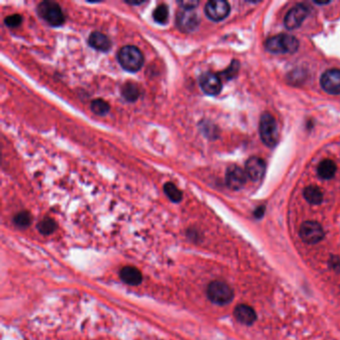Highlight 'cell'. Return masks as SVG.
Instances as JSON below:
<instances>
[{"mask_svg":"<svg viewBox=\"0 0 340 340\" xmlns=\"http://www.w3.org/2000/svg\"><path fill=\"white\" fill-rule=\"evenodd\" d=\"M264 208H260V209H258L257 210V212H256V217L257 218H261L263 215H264Z\"/></svg>","mask_w":340,"mask_h":340,"instance_id":"cell-28","label":"cell"},{"mask_svg":"<svg viewBox=\"0 0 340 340\" xmlns=\"http://www.w3.org/2000/svg\"><path fill=\"white\" fill-rule=\"evenodd\" d=\"M199 83L201 89L207 95L216 96L222 91L223 85L221 78L212 72H206L202 74L199 79Z\"/></svg>","mask_w":340,"mask_h":340,"instance_id":"cell-10","label":"cell"},{"mask_svg":"<svg viewBox=\"0 0 340 340\" xmlns=\"http://www.w3.org/2000/svg\"><path fill=\"white\" fill-rule=\"evenodd\" d=\"M13 222L18 227H27L31 224V215L28 212H20L14 217Z\"/></svg>","mask_w":340,"mask_h":340,"instance_id":"cell-24","label":"cell"},{"mask_svg":"<svg viewBox=\"0 0 340 340\" xmlns=\"http://www.w3.org/2000/svg\"><path fill=\"white\" fill-rule=\"evenodd\" d=\"M305 200L311 205H319L323 200V193L321 189L316 186H308L303 190Z\"/></svg>","mask_w":340,"mask_h":340,"instance_id":"cell-19","label":"cell"},{"mask_svg":"<svg viewBox=\"0 0 340 340\" xmlns=\"http://www.w3.org/2000/svg\"><path fill=\"white\" fill-rule=\"evenodd\" d=\"M246 171L240 169L237 166H230L227 168L226 174V183L230 189L237 190L240 189L247 182Z\"/></svg>","mask_w":340,"mask_h":340,"instance_id":"cell-12","label":"cell"},{"mask_svg":"<svg viewBox=\"0 0 340 340\" xmlns=\"http://www.w3.org/2000/svg\"><path fill=\"white\" fill-rule=\"evenodd\" d=\"M308 8L304 4H298L293 7L284 18V25L287 29L294 30L299 28L308 15Z\"/></svg>","mask_w":340,"mask_h":340,"instance_id":"cell-9","label":"cell"},{"mask_svg":"<svg viewBox=\"0 0 340 340\" xmlns=\"http://www.w3.org/2000/svg\"><path fill=\"white\" fill-rule=\"evenodd\" d=\"M320 85L325 92L332 95H339V69H330L325 71L320 78Z\"/></svg>","mask_w":340,"mask_h":340,"instance_id":"cell-11","label":"cell"},{"mask_svg":"<svg viewBox=\"0 0 340 340\" xmlns=\"http://www.w3.org/2000/svg\"><path fill=\"white\" fill-rule=\"evenodd\" d=\"M230 7L227 1L211 0L206 4L205 13L213 21H222L229 14Z\"/></svg>","mask_w":340,"mask_h":340,"instance_id":"cell-8","label":"cell"},{"mask_svg":"<svg viewBox=\"0 0 340 340\" xmlns=\"http://www.w3.org/2000/svg\"><path fill=\"white\" fill-rule=\"evenodd\" d=\"M260 135L262 141L269 148H273L278 143V127L274 117L269 113H264L260 120Z\"/></svg>","mask_w":340,"mask_h":340,"instance_id":"cell-3","label":"cell"},{"mask_svg":"<svg viewBox=\"0 0 340 340\" xmlns=\"http://www.w3.org/2000/svg\"><path fill=\"white\" fill-rule=\"evenodd\" d=\"M22 22V17L19 14H12L10 16H7L4 20V23L6 24V26L11 27V28H15L18 27Z\"/></svg>","mask_w":340,"mask_h":340,"instance_id":"cell-26","label":"cell"},{"mask_svg":"<svg viewBox=\"0 0 340 340\" xmlns=\"http://www.w3.org/2000/svg\"><path fill=\"white\" fill-rule=\"evenodd\" d=\"M121 279L129 285H139L142 282L143 276L141 271L135 266H125L120 271Z\"/></svg>","mask_w":340,"mask_h":340,"instance_id":"cell-16","label":"cell"},{"mask_svg":"<svg viewBox=\"0 0 340 340\" xmlns=\"http://www.w3.org/2000/svg\"><path fill=\"white\" fill-rule=\"evenodd\" d=\"M164 191L167 195V197L174 203H179L183 199V193L179 189L177 186H175L173 183L169 182L166 183L164 186Z\"/></svg>","mask_w":340,"mask_h":340,"instance_id":"cell-21","label":"cell"},{"mask_svg":"<svg viewBox=\"0 0 340 340\" xmlns=\"http://www.w3.org/2000/svg\"><path fill=\"white\" fill-rule=\"evenodd\" d=\"M336 165L331 160H323L317 167V174L323 180H329L334 177L336 173Z\"/></svg>","mask_w":340,"mask_h":340,"instance_id":"cell-17","label":"cell"},{"mask_svg":"<svg viewBox=\"0 0 340 340\" xmlns=\"http://www.w3.org/2000/svg\"><path fill=\"white\" fill-rule=\"evenodd\" d=\"M179 5L181 6L182 9H187V10H193L198 5V1H191V0H185V1H180Z\"/></svg>","mask_w":340,"mask_h":340,"instance_id":"cell-27","label":"cell"},{"mask_svg":"<svg viewBox=\"0 0 340 340\" xmlns=\"http://www.w3.org/2000/svg\"><path fill=\"white\" fill-rule=\"evenodd\" d=\"M207 296L212 303L225 305L233 299L232 288L224 281H212L207 288Z\"/></svg>","mask_w":340,"mask_h":340,"instance_id":"cell-5","label":"cell"},{"mask_svg":"<svg viewBox=\"0 0 340 340\" xmlns=\"http://www.w3.org/2000/svg\"><path fill=\"white\" fill-rule=\"evenodd\" d=\"M88 43L89 45L101 52H107L110 50L112 43L109 37L99 31H94L90 34L88 38Z\"/></svg>","mask_w":340,"mask_h":340,"instance_id":"cell-15","label":"cell"},{"mask_svg":"<svg viewBox=\"0 0 340 340\" xmlns=\"http://www.w3.org/2000/svg\"><path fill=\"white\" fill-rule=\"evenodd\" d=\"M91 110L96 115L104 116L109 112L110 105L103 99H95L91 102Z\"/></svg>","mask_w":340,"mask_h":340,"instance_id":"cell-22","label":"cell"},{"mask_svg":"<svg viewBox=\"0 0 340 340\" xmlns=\"http://www.w3.org/2000/svg\"><path fill=\"white\" fill-rule=\"evenodd\" d=\"M238 69H239L238 62L237 61H232L230 66L227 68V70H225L222 73V76H224L225 79H227V80H230V79H232L236 76L237 72H238Z\"/></svg>","mask_w":340,"mask_h":340,"instance_id":"cell-25","label":"cell"},{"mask_svg":"<svg viewBox=\"0 0 340 340\" xmlns=\"http://www.w3.org/2000/svg\"><path fill=\"white\" fill-rule=\"evenodd\" d=\"M120 65L129 72H137L144 64V55L141 50L133 45L122 47L117 55Z\"/></svg>","mask_w":340,"mask_h":340,"instance_id":"cell-1","label":"cell"},{"mask_svg":"<svg viewBox=\"0 0 340 340\" xmlns=\"http://www.w3.org/2000/svg\"><path fill=\"white\" fill-rule=\"evenodd\" d=\"M266 166L265 161L259 157H252L246 163V174L247 176L255 181L258 182L265 176Z\"/></svg>","mask_w":340,"mask_h":340,"instance_id":"cell-13","label":"cell"},{"mask_svg":"<svg viewBox=\"0 0 340 340\" xmlns=\"http://www.w3.org/2000/svg\"><path fill=\"white\" fill-rule=\"evenodd\" d=\"M300 46L299 40L289 34H278L268 38L265 43L266 49L274 54L295 53Z\"/></svg>","mask_w":340,"mask_h":340,"instance_id":"cell-2","label":"cell"},{"mask_svg":"<svg viewBox=\"0 0 340 340\" xmlns=\"http://www.w3.org/2000/svg\"><path fill=\"white\" fill-rule=\"evenodd\" d=\"M39 16L51 26H60L64 23L65 17L60 5L54 1H43L37 7Z\"/></svg>","mask_w":340,"mask_h":340,"instance_id":"cell-4","label":"cell"},{"mask_svg":"<svg viewBox=\"0 0 340 340\" xmlns=\"http://www.w3.org/2000/svg\"><path fill=\"white\" fill-rule=\"evenodd\" d=\"M56 223L54 220L50 219V218H44L39 224H38V230L42 233V234H50L52 232H54V230L56 229Z\"/></svg>","mask_w":340,"mask_h":340,"instance_id":"cell-23","label":"cell"},{"mask_svg":"<svg viewBox=\"0 0 340 340\" xmlns=\"http://www.w3.org/2000/svg\"><path fill=\"white\" fill-rule=\"evenodd\" d=\"M121 94L126 101L135 102L140 96V89L135 83L127 82L123 85L121 89Z\"/></svg>","mask_w":340,"mask_h":340,"instance_id":"cell-18","label":"cell"},{"mask_svg":"<svg viewBox=\"0 0 340 340\" xmlns=\"http://www.w3.org/2000/svg\"><path fill=\"white\" fill-rule=\"evenodd\" d=\"M300 235L304 242L314 245L322 240L324 230L320 224L313 221L304 222L300 228Z\"/></svg>","mask_w":340,"mask_h":340,"instance_id":"cell-6","label":"cell"},{"mask_svg":"<svg viewBox=\"0 0 340 340\" xmlns=\"http://www.w3.org/2000/svg\"><path fill=\"white\" fill-rule=\"evenodd\" d=\"M200 20L198 14L193 10L182 9L178 11L176 16V25L182 32H192L198 28Z\"/></svg>","mask_w":340,"mask_h":340,"instance_id":"cell-7","label":"cell"},{"mask_svg":"<svg viewBox=\"0 0 340 340\" xmlns=\"http://www.w3.org/2000/svg\"><path fill=\"white\" fill-rule=\"evenodd\" d=\"M233 313L236 320L246 325H251L257 320L256 310L248 304H238Z\"/></svg>","mask_w":340,"mask_h":340,"instance_id":"cell-14","label":"cell"},{"mask_svg":"<svg viewBox=\"0 0 340 340\" xmlns=\"http://www.w3.org/2000/svg\"><path fill=\"white\" fill-rule=\"evenodd\" d=\"M153 18L159 24H166L169 21V7L166 4L158 5L153 12Z\"/></svg>","mask_w":340,"mask_h":340,"instance_id":"cell-20","label":"cell"}]
</instances>
